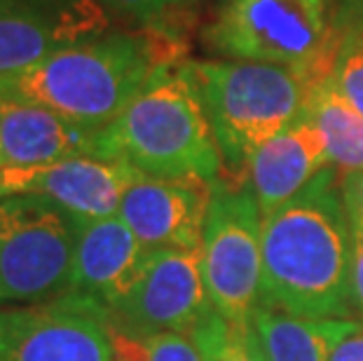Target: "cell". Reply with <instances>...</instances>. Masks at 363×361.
I'll return each instance as SVG.
<instances>
[{
	"mask_svg": "<svg viewBox=\"0 0 363 361\" xmlns=\"http://www.w3.org/2000/svg\"><path fill=\"white\" fill-rule=\"evenodd\" d=\"M213 183L136 174L118 216L148 251H199Z\"/></svg>",
	"mask_w": 363,
	"mask_h": 361,
	"instance_id": "obj_12",
	"label": "cell"
},
{
	"mask_svg": "<svg viewBox=\"0 0 363 361\" xmlns=\"http://www.w3.org/2000/svg\"><path fill=\"white\" fill-rule=\"evenodd\" d=\"M330 165L326 143L305 111L253 152L246 181L258 199L262 218L296 197L321 169Z\"/></svg>",
	"mask_w": 363,
	"mask_h": 361,
	"instance_id": "obj_15",
	"label": "cell"
},
{
	"mask_svg": "<svg viewBox=\"0 0 363 361\" xmlns=\"http://www.w3.org/2000/svg\"><path fill=\"white\" fill-rule=\"evenodd\" d=\"M190 335L204 361H267L249 321H230L216 310L208 312Z\"/></svg>",
	"mask_w": 363,
	"mask_h": 361,
	"instance_id": "obj_18",
	"label": "cell"
},
{
	"mask_svg": "<svg viewBox=\"0 0 363 361\" xmlns=\"http://www.w3.org/2000/svg\"><path fill=\"white\" fill-rule=\"evenodd\" d=\"M0 312H3V310H0Z\"/></svg>",
	"mask_w": 363,
	"mask_h": 361,
	"instance_id": "obj_28",
	"label": "cell"
},
{
	"mask_svg": "<svg viewBox=\"0 0 363 361\" xmlns=\"http://www.w3.org/2000/svg\"><path fill=\"white\" fill-rule=\"evenodd\" d=\"M213 312L199 251H148L129 296L111 312V324L131 335L192 333Z\"/></svg>",
	"mask_w": 363,
	"mask_h": 361,
	"instance_id": "obj_9",
	"label": "cell"
},
{
	"mask_svg": "<svg viewBox=\"0 0 363 361\" xmlns=\"http://www.w3.org/2000/svg\"><path fill=\"white\" fill-rule=\"evenodd\" d=\"M352 223L337 169H321L262 218L260 305L312 319H354L350 298Z\"/></svg>",
	"mask_w": 363,
	"mask_h": 361,
	"instance_id": "obj_1",
	"label": "cell"
},
{
	"mask_svg": "<svg viewBox=\"0 0 363 361\" xmlns=\"http://www.w3.org/2000/svg\"><path fill=\"white\" fill-rule=\"evenodd\" d=\"M108 12L131 17L141 24H157L164 17L195 5L197 0H99Z\"/></svg>",
	"mask_w": 363,
	"mask_h": 361,
	"instance_id": "obj_21",
	"label": "cell"
},
{
	"mask_svg": "<svg viewBox=\"0 0 363 361\" xmlns=\"http://www.w3.org/2000/svg\"><path fill=\"white\" fill-rule=\"evenodd\" d=\"M208 50L235 61L326 78L337 48V0H225L204 28Z\"/></svg>",
	"mask_w": 363,
	"mask_h": 361,
	"instance_id": "obj_5",
	"label": "cell"
},
{
	"mask_svg": "<svg viewBox=\"0 0 363 361\" xmlns=\"http://www.w3.org/2000/svg\"><path fill=\"white\" fill-rule=\"evenodd\" d=\"M199 260L213 310L246 324L262 301V213L246 179L213 183Z\"/></svg>",
	"mask_w": 363,
	"mask_h": 361,
	"instance_id": "obj_7",
	"label": "cell"
},
{
	"mask_svg": "<svg viewBox=\"0 0 363 361\" xmlns=\"http://www.w3.org/2000/svg\"><path fill=\"white\" fill-rule=\"evenodd\" d=\"M218 143L223 167L246 174L251 155L305 111L312 84L258 61H181Z\"/></svg>",
	"mask_w": 363,
	"mask_h": 361,
	"instance_id": "obj_4",
	"label": "cell"
},
{
	"mask_svg": "<svg viewBox=\"0 0 363 361\" xmlns=\"http://www.w3.org/2000/svg\"><path fill=\"white\" fill-rule=\"evenodd\" d=\"M328 361H363V321L354 319V324L335 343Z\"/></svg>",
	"mask_w": 363,
	"mask_h": 361,
	"instance_id": "obj_24",
	"label": "cell"
},
{
	"mask_svg": "<svg viewBox=\"0 0 363 361\" xmlns=\"http://www.w3.org/2000/svg\"><path fill=\"white\" fill-rule=\"evenodd\" d=\"M106 30L99 0H0V80Z\"/></svg>",
	"mask_w": 363,
	"mask_h": 361,
	"instance_id": "obj_10",
	"label": "cell"
},
{
	"mask_svg": "<svg viewBox=\"0 0 363 361\" xmlns=\"http://www.w3.org/2000/svg\"><path fill=\"white\" fill-rule=\"evenodd\" d=\"M0 361H115L111 314L68 294L0 312Z\"/></svg>",
	"mask_w": 363,
	"mask_h": 361,
	"instance_id": "obj_8",
	"label": "cell"
},
{
	"mask_svg": "<svg viewBox=\"0 0 363 361\" xmlns=\"http://www.w3.org/2000/svg\"><path fill=\"white\" fill-rule=\"evenodd\" d=\"M249 324L267 361H328L354 319H312L258 305Z\"/></svg>",
	"mask_w": 363,
	"mask_h": 361,
	"instance_id": "obj_16",
	"label": "cell"
},
{
	"mask_svg": "<svg viewBox=\"0 0 363 361\" xmlns=\"http://www.w3.org/2000/svg\"><path fill=\"white\" fill-rule=\"evenodd\" d=\"M0 169H3V157H0Z\"/></svg>",
	"mask_w": 363,
	"mask_h": 361,
	"instance_id": "obj_26",
	"label": "cell"
},
{
	"mask_svg": "<svg viewBox=\"0 0 363 361\" xmlns=\"http://www.w3.org/2000/svg\"><path fill=\"white\" fill-rule=\"evenodd\" d=\"M106 160H120L152 179L216 183L223 157L208 118L181 64L157 66L129 106L104 127Z\"/></svg>",
	"mask_w": 363,
	"mask_h": 361,
	"instance_id": "obj_3",
	"label": "cell"
},
{
	"mask_svg": "<svg viewBox=\"0 0 363 361\" xmlns=\"http://www.w3.org/2000/svg\"><path fill=\"white\" fill-rule=\"evenodd\" d=\"M145 258L148 249L118 213L80 221L71 291L99 303L111 314L141 277Z\"/></svg>",
	"mask_w": 363,
	"mask_h": 361,
	"instance_id": "obj_13",
	"label": "cell"
},
{
	"mask_svg": "<svg viewBox=\"0 0 363 361\" xmlns=\"http://www.w3.org/2000/svg\"><path fill=\"white\" fill-rule=\"evenodd\" d=\"M167 61L172 59L150 38L106 30L52 52L14 78L0 80V96L43 106L78 125L104 129Z\"/></svg>",
	"mask_w": 363,
	"mask_h": 361,
	"instance_id": "obj_2",
	"label": "cell"
},
{
	"mask_svg": "<svg viewBox=\"0 0 363 361\" xmlns=\"http://www.w3.org/2000/svg\"><path fill=\"white\" fill-rule=\"evenodd\" d=\"M342 199L352 228L363 230V169L342 176Z\"/></svg>",
	"mask_w": 363,
	"mask_h": 361,
	"instance_id": "obj_23",
	"label": "cell"
},
{
	"mask_svg": "<svg viewBox=\"0 0 363 361\" xmlns=\"http://www.w3.org/2000/svg\"><path fill=\"white\" fill-rule=\"evenodd\" d=\"M337 28L363 35V0H337Z\"/></svg>",
	"mask_w": 363,
	"mask_h": 361,
	"instance_id": "obj_25",
	"label": "cell"
},
{
	"mask_svg": "<svg viewBox=\"0 0 363 361\" xmlns=\"http://www.w3.org/2000/svg\"><path fill=\"white\" fill-rule=\"evenodd\" d=\"M136 172L120 160L71 157L61 162L0 169V199L35 195L61 206L80 221L115 216Z\"/></svg>",
	"mask_w": 363,
	"mask_h": 361,
	"instance_id": "obj_11",
	"label": "cell"
},
{
	"mask_svg": "<svg viewBox=\"0 0 363 361\" xmlns=\"http://www.w3.org/2000/svg\"><path fill=\"white\" fill-rule=\"evenodd\" d=\"M328 75L340 94L363 115V35L337 28V48Z\"/></svg>",
	"mask_w": 363,
	"mask_h": 361,
	"instance_id": "obj_20",
	"label": "cell"
},
{
	"mask_svg": "<svg viewBox=\"0 0 363 361\" xmlns=\"http://www.w3.org/2000/svg\"><path fill=\"white\" fill-rule=\"evenodd\" d=\"M220 3H225V0H220Z\"/></svg>",
	"mask_w": 363,
	"mask_h": 361,
	"instance_id": "obj_27",
	"label": "cell"
},
{
	"mask_svg": "<svg viewBox=\"0 0 363 361\" xmlns=\"http://www.w3.org/2000/svg\"><path fill=\"white\" fill-rule=\"evenodd\" d=\"M115 361H204L190 333L131 335L111 324Z\"/></svg>",
	"mask_w": 363,
	"mask_h": 361,
	"instance_id": "obj_19",
	"label": "cell"
},
{
	"mask_svg": "<svg viewBox=\"0 0 363 361\" xmlns=\"http://www.w3.org/2000/svg\"><path fill=\"white\" fill-rule=\"evenodd\" d=\"M80 218L35 195L0 199V303H48L71 291Z\"/></svg>",
	"mask_w": 363,
	"mask_h": 361,
	"instance_id": "obj_6",
	"label": "cell"
},
{
	"mask_svg": "<svg viewBox=\"0 0 363 361\" xmlns=\"http://www.w3.org/2000/svg\"><path fill=\"white\" fill-rule=\"evenodd\" d=\"M305 113L314 120L326 143L330 165L340 172L363 169V115L340 94L330 75L314 82Z\"/></svg>",
	"mask_w": 363,
	"mask_h": 361,
	"instance_id": "obj_17",
	"label": "cell"
},
{
	"mask_svg": "<svg viewBox=\"0 0 363 361\" xmlns=\"http://www.w3.org/2000/svg\"><path fill=\"white\" fill-rule=\"evenodd\" d=\"M101 132L43 106L0 96L3 169L43 167L71 157H104Z\"/></svg>",
	"mask_w": 363,
	"mask_h": 361,
	"instance_id": "obj_14",
	"label": "cell"
},
{
	"mask_svg": "<svg viewBox=\"0 0 363 361\" xmlns=\"http://www.w3.org/2000/svg\"><path fill=\"white\" fill-rule=\"evenodd\" d=\"M352 312L363 321V230L352 228V272H350Z\"/></svg>",
	"mask_w": 363,
	"mask_h": 361,
	"instance_id": "obj_22",
	"label": "cell"
}]
</instances>
